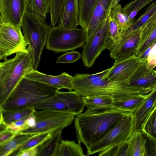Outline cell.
<instances>
[{"mask_svg":"<svg viewBox=\"0 0 156 156\" xmlns=\"http://www.w3.org/2000/svg\"><path fill=\"white\" fill-rule=\"evenodd\" d=\"M142 131L156 140V105L145 122Z\"/></svg>","mask_w":156,"mask_h":156,"instance_id":"obj_35","label":"cell"},{"mask_svg":"<svg viewBox=\"0 0 156 156\" xmlns=\"http://www.w3.org/2000/svg\"><path fill=\"white\" fill-rule=\"evenodd\" d=\"M28 44L21 26L9 23H0V60H5L13 54L26 51Z\"/></svg>","mask_w":156,"mask_h":156,"instance_id":"obj_10","label":"cell"},{"mask_svg":"<svg viewBox=\"0 0 156 156\" xmlns=\"http://www.w3.org/2000/svg\"><path fill=\"white\" fill-rule=\"evenodd\" d=\"M156 21V11L148 20L142 29L141 31L147 29Z\"/></svg>","mask_w":156,"mask_h":156,"instance_id":"obj_42","label":"cell"},{"mask_svg":"<svg viewBox=\"0 0 156 156\" xmlns=\"http://www.w3.org/2000/svg\"><path fill=\"white\" fill-rule=\"evenodd\" d=\"M116 0H98L91 20L85 31L86 41L92 38L108 18L110 10Z\"/></svg>","mask_w":156,"mask_h":156,"instance_id":"obj_16","label":"cell"},{"mask_svg":"<svg viewBox=\"0 0 156 156\" xmlns=\"http://www.w3.org/2000/svg\"><path fill=\"white\" fill-rule=\"evenodd\" d=\"M30 136L21 133H17L9 141L0 145V156L11 155Z\"/></svg>","mask_w":156,"mask_h":156,"instance_id":"obj_30","label":"cell"},{"mask_svg":"<svg viewBox=\"0 0 156 156\" xmlns=\"http://www.w3.org/2000/svg\"><path fill=\"white\" fill-rule=\"evenodd\" d=\"M98 0H79V25L87 29Z\"/></svg>","mask_w":156,"mask_h":156,"instance_id":"obj_24","label":"cell"},{"mask_svg":"<svg viewBox=\"0 0 156 156\" xmlns=\"http://www.w3.org/2000/svg\"><path fill=\"white\" fill-rule=\"evenodd\" d=\"M128 84L147 94L156 88V70L149 67L147 62H142L134 72Z\"/></svg>","mask_w":156,"mask_h":156,"instance_id":"obj_12","label":"cell"},{"mask_svg":"<svg viewBox=\"0 0 156 156\" xmlns=\"http://www.w3.org/2000/svg\"><path fill=\"white\" fill-rule=\"evenodd\" d=\"M142 62L138 57L136 56L118 62H114L110 67L107 77L109 80L113 82L128 85L129 79Z\"/></svg>","mask_w":156,"mask_h":156,"instance_id":"obj_13","label":"cell"},{"mask_svg":"<svg viewBox=\"0 0 156 156\" xmlns=\"http://www.w3.org/2000/svg\"><path fill=\"white\" fill-rule=\"evenodd\" d=\"M36 119V125L21 133L32 136L48 131H62L69 126L75 115L63 111L50 109L36 110L33 113Z\"/></svg>","mask_w":156,"mask_h":156,"instance_id":"obj_7","label":"cell"},{"mask_svg":"<svg viewBox=\"0 0 156 156\" xmlns=\"http://www.w3.org/2000/svg\"><path fill=\"white\" fill-rule=\"evenodd\" d=\"M38 150V146H35L23 150L16 151L15 152V155L16 156H37Z\"/></svg>","mask_w":156,"mask_h":156,"instance_id":"obj_41","label":"cell"},{"mask_svg":"<svg viewBox=\"0 0 156 156\" xmlns=\"http://www.w3.org/2000/svg\"><path fill=\"white\" fill-rule=\"evenodd\" d=\"M0 125L7 124L33 114L36 109L31 107L5 109L0 107Z\"/></svg>","mask_w":156,"mask_h":156,"instance_id":"obj_22","label":"cell"},{"mask_svg":"<svg viewBox=\"0 0 156 156\" xmlns=\"http://www.w3.org/2000/svg\"><path fill=\"white\" fill-rule=\"evenodd\" d=\"M62 131L54 132L50 138L38 146L37 156H57Z\"/></svg>","mask_w":156,"mask_h":156,"instance_id":"obj_23","label":"cell"},{"mask_svg":"<svg viewBox=\"0 0 156 156\" xmlns=\"http://www.w3.org/2000/svg\"><path fill=\"white\" fill-rule=\"evenodd\" d=\"M58 26L68 29L79 25V0H64Z\"/></svg>","mask_w":156,"mask_h":156,"instance_id":"obj_18","label":"cell"},{"mask_svg":"<svg viewBox=\"0 0 156 156\" xmlns=\"http://www.w3.org/2000/svg\"><path fill=\"white\" fill-rule=\"evenodd\" d=\"M51 27L44 17L25 12L21 27L28 44L27 48L32 54L35 69L37 70L38 67L41 54L46 45Z\"/></svg>","mask_w":156,"mask_h":156,"instance_id":"obj_5","label":"cell"},{"mask_svg":"<svg viewBox=\"0 0 156 156\" xmlns=\"http://www.w3.org/2000/svg\"><path fill=\"white\" fill-rule=\"evenodd\" d=\"M143 132L145 138V156H156V140Z\"/></svg>","mask_w":156,"mask_h":156,"instance_id":"obj_39","label":"cell"},{"mask_svg":"<svg viewBox=\"0 0 156 156\" xmlns=\"http://www.w3.org/2000/svg\"><path fill=\"white\" fill-rule=\"evenodd\" d=\"M34 69L32 54L28 49L16 53L12 58L0 62V106L4 104L23 79Z\"/></svg>","mask_w":156,"mask_h":156,"instance_id":"obj_3","label":"cell"},{"mask_svg":"<svg viewBox=\"0 0 156 156\" xmlns=\"http://www.w3.org/2000/svg\"><path fill=\"white\" fill-rule=\"evenodd\" d=\"M108 16L117 22L121 33L129 27L135 20L130 19L125 12L121 5L118 3L112 8Z\"/></svg>","mask_w":156,"mask_h":156,"instance_id":"obj_29","label":"cell"},{"mask_svg":"<svg viewBox=\"0 0 156 156\" xmlns=\"http://www.w3.org/2000/svg\"><path fill=\"white\" fill-rule=\"evenodd\" d=\"M141 30L120 37L116 46L109 52V55L114 60L115 63L136 56Z\"/></svg>","mask_w":156,"mask_h":156,"instance_id":"obj_14","label":"cell"},{"mask_svg":"<svg viewBox=\"0 0 156 156\" xmlns=\"http://www.w3.org/2000/svg\"><path fill=\"white\" fill-rule=\"evenodd\" d=\"M59 90L53 86L25 77L0 107L11 109L31 107L52 96Z\"/></svg>","mask_w":156,"mask_h":156,"instance_id":"obj_4","label":"cell"},{"mask_svg":"<svg viewBox=\"0 0 156 156\" xmlns=\"http://www.w3.org/2000/svg\"><path fill=\"white\" fill-rule=\"evenodd\" d=\"M26 0H0V23L21 26L25 12Z\"/></svg>","mask_w":156,"mask_h":156,"instance_id":"obj_15","label":"cell"},{"mask_svg":"<svg viewBox=\"0 0 156 156\" xmlns=\"http://www.w3.org/2000/svg\"><path fill=\"white\" fill-rule=\"evenodd\" d=\"M85 105L83 97L75 91H59L52 96L33 105L36 110L50 109L64 112L75 116L82 112Z\"/></svg>","mask_w":156,"mask_h":156,"instance_id":"obj_9","label":"cell"},{"mask_svg":"<svg viewBox=\"0 0 156 156\" xmlns=\"http://www.w3.org/2000/svg\"><path fill=\"white\" fill-rule=\"evenodd\" d=\"M108 25V18L92 38L86 41L83 47L81 58L85 67L87 68L91 67L101 52L106 49Z\"/></svg>","mask_w":156,"mask_h":156,"instance_id":"obj_11","label":"cell"},{"mask_svg":"<svg viewBox=\"0 0 156 156\" xmlns=\"http://www.w3.org/2000/svg\"><path fill=\"white\" fill-rule=\"evenodd\" d=\"M86 111H101L114 108V99L112 96L106 95H97L83 97Z\"/></svg>","mask_w":156,"mask_h":156,"instance_id":"obj_20","label":"cell"},{"mask_svg":"<svg viewBox=\"0 0 156 156\" xmlns=\"http://www.w3.org/2000/svg\"><path fill=\"white\" fill-rule=\"evenodd\" d=\"M54 132L48 131L31 136L16 151L23 150L34 147L38 146L51 137Z\"/></svg>","mask_w":156,"mask_h":156,"instance_id":"obj_32","label":"cell"},{"mask_svg":"<svg viewBox=\"0 0 156 156\" xmlns=\"http://www.w3.org/2000/svg\"><path fill=\"white\" fill-rule=\"evenodd\" d=\"M64 0H51L50 11L51 25L54 26L57 23Z\"/></svg>","mask_w":156,"mask_h":156,"instance_id":"obj_34","label":"cell"},{"mask_svg":"<svg viewBox=\"0 0 156 156\" xmlns=\"http://www.w3.org/2000/svg\"><path fill=\"white\" fill-rule=\"evenodd\" d=\"M133 113L123 117L106 135L87 150L86 156L99 153L127 140L134 132Z\"/></svg>","mask_w":156,"mask_h":156,"instance_id":"obj_8","label":"cell"},{"mask_svg":"<svg viewBox=\"0 0 156 156\" xmlns=\"http://www.w3.org/2000/svg\"><path fill=\"white\" fill-rule=\"evenodd\" d=\"M8 129L0 131V145L6 144L12 140L17 134Z\"/></svg>","mask_w":156,"mask_h":156,"instance_id":"obj_40","label":"cell"},{"mask_svg":"<svg viewBox=\"0 0 156 156\" xmlns=\"http://www.w3.org/2000/svg\"><path fill=\"white\" fill-rule=\"evenodd\" d=\"M51 0H26L25 12L35 14L46 19L50 13Z\"/></svg>","mask_w":156,"mask_h":156,"instance_id":"obj_28","label":"cell"},{"mask_svg":"<svg viewBox=\"0 0 156 156\" xmlns=\"http://www.w3.org/2000/svg\"><path fill=\"white\" fill-rule=\"evenodd\" d=\"M82 55L78 51H73L63 54L58 57L56 63H73L81 58Z\"/></svg>","mask_w":156,"mask_h":156,"instance_id":"obj_37","label":"cell"},{"mask_svg":"<svg viewBox=\"0 0 156 156\" xmlns=\"http://www.w3.org/2000/svg\"><path fill=\"white\" fill-rule=\"evenodd\" d=\"M128 141V156H145V138L142 131H134Z\"/></svg>","mask_w":156,"mask_h":156,"instance_id":"obj_25","label":"cell"},{"mask_svg":"<svg viewBox=\"0 0 156 156\" xmlns=\"http://www.w3.org/2000/svg\"><path fill=\"white\" fill-rule=\"evenodd\" d=\"M81 144L74 140L61 139L59 144L57 156H85Z\"/></svg>","mask_w":156,"mask_h":156,"instance_id":"obj_27","label":"cell"},{"mask_svg":"<svg viewBox=\"0 0 156 156\" xmlns=\"http://www.w3.org/2000/svg\"><path fill=\"white\" fill-rule=\"evenodd\" d=\"M26 124L29 128L34 127L36 125V119L33 114L29 115L26 120Z\"/></svg>","mask_w":156,"mask_h":156,"instance_id":"obj_43","label":"cell"},{"mask_svg":"<svg viewBox=\"0 0 156 156\" xmlns=\"http://www.w3.org/2000/svg\"><path fill=\"white\" fill-rule=\"evenodd\" d=\"M25 77L53 86L59 90L62 89L73 90V76L67 73L62 72L59 75H50L41 73L34 69Z\"/></svg>","mask_w":156,"mask_h":156,"instance_id":"obj_17","label":"cell"},{"mask_svg":"<svg viewBox=\"0 0 156 156\" xmlns=\"http://www.w3.org/2000/svg\"><path fill=\"white\" fill-rule=\"evenodd\" d=\"M28 116L6 124V128L12 130L17 133L28 129V127L26 124V120Z\"/></svg>","mask_w":156,"mask_h":156,"instance_id":"obj_38","label":"cell"},{"mask_svg":"<svg viewBox=\"0 0 156 156\" xmlns=\"http://www.w3.org/2000/svg\"><path fill=\"white\" fill-rule=\"evenodd\" d=\"M148 95L141 94L114 99V108L129 112H134Z\"/></svg>","mask_w":156,"mask_h":156,"instance_id":"obj_21","label":"cell"},{"mask_svg":"<svg viewBox=\"0 0 156 156\" xmlns=\"http://www.w3.org/2000/svg\"><path fill=\"white\" fill-rule=\"evenodd\" d=\"M86 42L82 28L68 29L51 26L46 44V48L56 53L73 51L83 47Z\"/></svg>","mask_w":156,"mask_h":156,"instance_id":"obj_6","label":"cell"},{"mask_svg":"<svg viewBox=\"0 0 156 156\" xmlns=\"http://www.w3.org/2000/svg\"><path fill=\"white\" fill-rule=\"evenodd\" d=\"M156 105V88L148 95L140 107L133 113L134 131H142L144 126Z\"/></svg>","mask_w":156,"mask_h":156,"instance_id":"obj_19","label":"cell"},{"mask_svg":"<svg viewBox=\"0 0 156 156\" xmlns=\"http://www.w3.org/2000/svg\"><path fill=\"white\" fill-rule=\"evenodd\" d=\"M129 113L114 108L85 111L76 115L74 127L78 142L82 143L88 149Z\"/></svg>","mask_w":156,"mask_h":156,"instance_id":"obj_1","label":"cell"},{"mask_svg":"<svg viewBox=\"0 0 156 156\" xmlns=\"http://www.w3.org/2000/svg\"><path fill=\"white\" fill-rule=\"evenodd\" d=\"M156 11V2L147 8L144 12L132 23L129 28L132 31L142 29L143 26Z\"/></svg>","mask_w":156,"mask_h":156,"instance_id":"obj_33","label":"cell"},{"mask_svg":"<svg viewBox=\"0 0 156 156\" xmlns=\"http://www.w3.org/2000/svg\"><path fill=\"white\" fill-rule=\"evenodd\" d=\"M108 19L109 25L106 37V49L110 52L117 45L120 37L121 30L115 20L109 16Z\"/></svg>","mask_w":156,"mask_h":156,"instance_id":"obj_31","label":"cell"},{"mask_svg":"<svg viewBox=\"0 0 156 156\" xmlns=\"http://www.w3.org/2000/svg\"><path fill=\"white\" fill-rule=\"evenodd\" d=\"M110 68L93 74L77 73L73 76V90L83 97L97 95L112 96L114 99L142 94V91L128 85L118 84L107 77Z\"/></svg>","mask_w":156,"mask_h":156,"instance_id":"obj_2","label":"cell"},{"mask_svg":"<svg viewBox=\"0 0 156 156\" xmlns=\"http://www.w3.org/2000/svg\"><path fill=\"white\" fill-rule=\"evenodd\" d=\"M154 0H134L126 5L123 8L125 12L128 15L132 12H139L147 4Z\"/></svg>","mask_w":156,"mask_h":156,"instance_id":"obj_36","label":"cell"},{"mask_svg":"<svg viewBox=\"0 0 156 156\" xmlns=\"http://www.w3.org/2000/svg\"><path fill=\"white\" fill-rule=\"evenodd\" d=\"M156 43V21L147 30L141 31L136 56L140 55L147 49Z\"/></svg>","mask_w":156,"mask_h":156,"instance_id":"obj_26","label":"cell"}]
</instances>
